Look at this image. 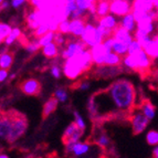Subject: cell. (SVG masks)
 <instances>
[{
    "instance_id": "6da1fadb",
    "label": "cell",
    "mask_w": 158,
    "mask_h": 158,
    "mask_svg": "<svg viewBox=\"0 0 158 158\" xmlns=\"http://www.w3.org/2000/svg\"><path fill=\"white\" fill-rule=\"evenodd\" d=\"M137 92L132 81L117 79L105 90L94 93L87 102V111L92 118L106 115L129 114L136 104Z\"/></svg>"
},
{
    "instance_id": "7a4b0ae2",
    "label": "cell",
    "mask_w": 158,
    "mask_h": 158,
    "mask_svg": "<svg viewBox=\"0 0 158 158\" xmlns=\"http://www.w3.org/2000/svg\"><path fill=\"white\" fill-rule=\"evenodd\" d=\"M93 65L92 56H91L90 49L85 48L77 56H72L64 60V63L62 65V72L63 75L69 80L79 79L84 72L89 71Z\"/></svg>"
},
{
    "instance_id": "3957f363",
    "label": "cell",
    "mask_w": 158,
    "mask_h": 158,
    "mask_svg": "<svg viewBox=\"0 0 158 158\" xmlns=\"http://www.w3.org/2000/svg\"><path fill=\"white\" fill-rule=\"evenodd\" d=\"M80 39L82 40V42L84 43L87 49H91L102 43L103 40L105 39V34L103 32L102 28L98 26V23L95 24L93 22H86L85 29Z\"/></svg>"
},
{
    "instance_id": "277c9868",
    "label": "cell",
    "mask_w": 158,
    "mask_h": 158,
    "mask_svg": "<svg viewBox=\"0 0 158 158\" xmlns=\"http://www.w3.org/2000/svg\"><path fill=\"white\" fill-rule=\"evenodd\" d=\"M28 119L23 115L18 113H15L12 115V124H11L10 134L8 137V142L7 144H15L18 142L23 135L26 134L27 129H28Z\"/></svg>"
},
{
    "instance_id": "5b68a950",
    "label": "cell",
    "mask_w": 158,
    "mask_h": 158,
    "mask_svg": "<svg viewBox=\"0 0 158 158\" xmlns=\"http://www.w3.org/2000/svg\"><path fill=\"white\" fill-rule=\"evenodd\" d=\"M100 152H104L101 147H98L96 144H92L90 142H85V140H79L73 145L72 147L70 156L73 157H95V156H100Z\"/></svg>"
},
{
    "instance_id": "8992f818",
    "label": "cell",
    "mask_w": 158,
    "mask_h": 158,
    "mask_svg": "<svg viewBox=\"0 0 158 158\" xmlns=\"http://www.w3.org/2000/svg\"><path fill=\"white\" fill-rule=\"evenodd\" d=\"M129 121L132 125V131L134 135H139L144 133L147 129L149 125V119L146 117L143 112L139 110V107H134L133 111L129 113Z\"/></svg>"
},
{
    "instance_id": "52a82bcc",
    "label": "cell",
    "mask_w": 158,
    "mask_h": 158,
    "mask_svg": "<svg viewBox=\"0 0 158 158\" xmlns=\"http://www.w3.org/2000/svg\"><path fill=\"white\" fill-rule=\"evenodd\" d=\"M135 63V71L139 73H147L154 64V60L148 56L144 49L132 54Z\"/></svg>"
},
{
    "instance_id": "ba28073f",
    "label": "cell",
    "mask_w": 158,
    "mask_h": 158,
    "mask_svg": "<svg viewBox=\"0 0 158 158\" xmlns=\"http://www.w3.org/2000/svg\"><path fill=\"white\" fill-rule=\"evenodd\" d=\"M133 0H111L110 12L117 16L118 18L132 12Z\"/></svg>"
},
{
    "instance_id": "9c48e42d",
    "label": "cell",
    "mask_w": 158,
    "mask_h": 158,
    "mask_svg": "<svg viewBox=\"0 0 158 158\" xmlns=\"http://www.w3.org/2000/svg\"><path fill=\"white\" fill-rule=\"evenodd\" d=\"M154 9L153 0H133L132 12L134 15L136 21L140 20L146 13Z\"/></svg>"
},
{
    "instance_id": "30bf717a",
    "label": "cell",
    "mask_w": 158,
    "mask_h": 158,
    "mask_svg": "<svg viewBox=\"0 0 158 158\" xmlns=\"http://www.w3.org/2000/svg\"><path fill=\"white\" fill-rule=\"evenodd\" d=\"M98 26H100L110 35H112L114 30L119 26V18L110 12L105 16L101 17V18H98Z\"/></svg>"
},
{
    "instance_id": "8fae6325",
    "label": "cell",
    "mask_w": 158,
    "mask_h": 158,
    "mask_svg": "<svg viewBox=\"0 0 158 158\" xmlns=\"http://www.w3.org/2000/svg\"><path fill=\"white\" fill-rule=\"evenodd\" d=\"M20 90L23 94L29 95V96H37L41 92V84L39 80L34 77H28L23 80L20 84Z\"/></svg>"
},
{
    "instance_id": "7c38bea8",
    "label": "cell",
    "mask_w": 158,
    "mask_h": 158,
    "mask_svg": "<svg viewBox=\"0 0 158 158\" xmlns=\"http://www.w3.org/2000/svg\"><path fill=\"white\" fill-rule=\"evenodd\" d=\"M85 44L82 42V40H71V41H69L66 42L65 48H64L63 50L61 51V56L65 60V59L69 58H72V56H77V53H80L82 50H84L85 49Z\"/></svg>"
},
{
    "instance_id": "4fadbf2b",
    "label": "cell",
    "mask_w": 158,
    "mask_h": 158,
    "mask_svg": "<svg viewBox=\"0 0 158 158\" xmlns=\"http://www.w3.org/2000/svg\"><path fill=\"white\" fill-rule=\"evenodd\" d=\"M83 135H84V131L80 129L79 126L73 122L65 128L62 139H63V143H73V144H75L77 142L82 139Z\"/></svg>"
},
{
    "instance_id": "5bb4252c",
    "label": "cell",
    "mask_w": 158,
    "mask_h": 158,
    "mask_svg": "<svg viewBox=\"0 0 158 158\" xmlns=\"http://www.w3.org/2000/svg\"><path fill=\"white\" fill-rule=\"evenodd\" d=\"M12 115L13 114L10 113L0 115V143L7 144V142H8L11 124H12Z\"/></svg>"
},
{
    "instance_id": "9a60e30c",
    "label": "cell",
    "mask_w": 158,
    "mask_h": 158,
    "mask_svg": "<svg viewBox=\"0 0 158 158\" xmlns=\"http://www.w3.org/2000/svg\"><path fill=\"white\" fill-rule=\"evenodd\" d=\"M91 56H92L93 60V65L95 66H101L105 64V58L107 54V49L104 47L103 43H100L96 47H93L90 49Z\"/></svg>"
},
{
    "instance_id": "2e32d148",
    "label": "cell",
    "mask_w": 158,
    "mask_h": 158,
    "mask_svg": "<svg viewBox=\"0 0 158 158\" xmlns=\"http://www.w3.org/2000/svg\"><path fill=\"white\" fill-rule=\"evenodd\" d=\"M86 21L84 18H74L70 19V34L74 38H81L82 33L85 29Z\"/></svg>"
},
{
    "instance_id": "e0dca14e",
    "label": "cell",
    "mask_w": 158,
    "mask_h": 158,
    "mask_svg": "<svg viewBox=\"0 0 158 158\" xmlns=\"http://www.w3.org/2000/svg\"><path fill=\"white\" fill-rule=\"evenodd\" d=\"M112 35H113V38L115 40L121 41V42H124L126 44H129L134 40V33L129 32L128 30L124 29V28H122L121 26H118L114 30Z\"/></svg>"
},
{
    "instance_id": "ac0fdd59",
    "label": "cell",
    "mask_w": 158,
    "mask_h": 158,
    "mask_svg": "<svg viewBox=\"0 0 158 158\" xmlns=\"http://www.w3.org/2000/svg\"><path fill=\"white\" fill-rule=\"evenodd\" d=\"M98 68V75L102 77H114L116 75H118L122 71L123 68L122 66H108V65H101L96 66Z\"/></svg>"
},
{
    "instance_id": "d6986e66",
    "label": "cell",
    "mask_w": 158,
    "mask_h": 158,
    "mask_svg": "<svg viewBox=\"0 0 158 158\" xmlns=\"http://www.w3.org/2000/svg\"><path fill=\"white\" fill-rule=\"evenodd\" d=\"M119 26L122 28H124V29L128 30L129 32L134 33L137 27V21L136 19H135L134 15H133V12H129L127 15H125V16L121 17L119 18Z\"/></svg>"
},
{
    "instance_id": "ffe728a7",
    "label": "cell",
    "mask_w": 158,
    "mask_h": 158,
    "mask_svg": "<svg viewBox=\"0 0 158 158\" xmlns=\"http://www.w3.org/2000/svg\"><path fill=\"white\" fill-rule=\"evenodd\" d=\"M41 52L43 56L47 59H56L60 54V45L56 44L54 41L41 48Z\"/></svg>"
},
{
    "instance_id": "44dd1931",
    "label": "cell",
    "mask_w": 158,
    "mask_h": 158,
    "mask_svg": "<svg viewBox=\"0 0 158 158\" xmlns=\"http://www.w3.org/2000/svg\"><path fill=\"white\" fill-rule=\"evenodd\" d=\"M138 107H139V110L143 112V114H144L149 121H153V119L155 118L156 107L150 101H148V100L143 101L139 105H138Z\"/></svg>"
},
{
    "instance_id": "7402d4cb",
    "label": "cell",
    "mask_w": 158,
    "mask_h": 158,
    "mask_svg": "<svg viewBox=\"0 0 158 158\" xmlns=\"http://www.w3.org/2000/svg\"><path fill=\"white\" fill-rule=\"evenodd\" d=\"M94 144H96L98 147L105 150L111 146V138L108 137V135L105 132L98 131L96 134L94 135Z\"/></svg>"
},
{
    "instance_id": "603a6c76",
    "label": "cell",
    "mask_w": 158,
    "mask_h": 158,
    "mask_svg": "<svg viewBox=\"0 0 158 158\" xmlns=\"http://www.w3.org/2000/svg\"><path fill=\"white\" fill-rule=\"evenodd\" d=\"M58 105H59V101L56 100L54 96L49 98V100L44 103V105H43V108H42V116L43 117L47 118V117H49L50 115H52V114L56 111Z\"/></svg>"
},
{
    "instance_id": "cb8c5ba5",
    "label": "cell",
    "mask_w": 158,
    "mask_h": 158,
    "mask_svg": "<svg viewBox=\"0 0 158 158\" xmlns=\"http://www.w3.org/2000/svg\"><path fill=\"white\" fill-rule=\"evenodd\" d=\"M22 35V29L20 28V27H12V29H11V31L9 32V34L7 35V37L5 38V44L8 45V47H11L12 44H15V43L18 41L20 38H21Z\"/></svg>"
},
{
    "instance_id": "d4e9b609",
    "label": "cell",
    "mask_w": 158,
    "mask_h": 158,
    "mask_svg": "<svg viewBox=\"0 0 158 158\" xmlns=\"http://www.w3.org/2000/svg\"><path fill=\"white\" fill-rule=\"evenodd\" d=\"M110 5H111V0H96V2H95L96 17L101 18V17L110 13Z\"/></svg>"
},
{
    "instance_id": "484cf974",
    "label": "cell",
    "mask_w": 158,
    "mask_h": 158,
    "mask_svg": "<svg viewBox=\"0 0 158 158\" xmlns=\"http://www.w3.org/2000/svg\"><path fill=\"white\" fill-rule=\"evenodd\" d=\"M13 61H15V56L12 53L9 52V50L0 53V68L1 69L10 70L13 64Z\"/></svg>"
},
{
    "instance_id": "4316f807",
    "label": "cell",
    "mask_w": 158,
    "mask_h": 158,
    "mask_svg": "<svg viewBox=\"0 0 158 158\" xmlns=\"http://www.w3.org/2000/svg\"><path fill=\"white\" fill-rule=\"evenodd\" d=\"M122 63V56L114 51H108L105 58V64L104 65L108 66H121Z\"/></svg>"
},
{
    "instance_id": "83f0119b",
    "label": "cell",
    "mask_w": 158,
    "mask_h": 158,
    "mask_svg": "<svg viewBox=\"0 0 158 158\" xmlns=\"http://www.w3.org/2000/svg\"><path fill=\"white\" fill-rule=\"evenodd\" d=\"M143 49L146 51V53H147L153 60H158V44L155 41V39H154V37Z\"/></svg>"
},
{
    "instance_id": "f1b7e54d",
    "label": "cell",
    "mask_w": 158,
    "mask_h": 158,
    "mask_svg": "<svg viewBox=\"0 0 158 158\" xmlns=\"http://www.w3.org/2000/svg\"><path fill=\"white\" fill-rule=\"evenodd\" d=\"M112 51H114V52L119 54V56L123 58V56H126L127 52H128V44L115 40V41H114L113 48H112Z\"/></svg>"
},
{
    "instance_id": "f546056e",
    "label": "cell",
    "mask_w": 158,
    "mask_h": 158,
    "mask_svg": "<svg viewBox=\"0 0 158 158\" xmlns=\"http://www.w3.org/2000/svg\"><path fill=\"white\" fill-rule=\"evenodd\" d=\"M54 37H56V32L48 31L47 33H44L43 35L38 38V41H39L40 45H41V48H42V47H44V45L49 44V43L53 42V41H54Z\"/></svg>"
},
{
    "instance_id": "4dcf8cb0",
    "label": "cell",
    "mask_w": 158,
    "mask_h": 158,
    "mask_svg": "<svg viewBox=\"0 0 158 158\" xmlns=\"http://www.w3.org/2000/svg\"><path fill=\"white\" fill-rule=\"evenodd\" d=\"M53 96L59 101V103H66L69 100V93L64 87H58L53 93Z\"/></svg>"
},
{
    "instance_id": "1f68e13d",
    "label": "cell",
    "mask_w": 158,
    "mask_h": 158,
    "mask_svg": "<svg viewBox=\"0 0 158 158\" xmlns=\"http://www.w3.org/2000/svg\"><path fill=\"white\" fill-rule=\"evenodd\" d=\"M146 143L149 146H156L158 144V131L150 129L146 133Z\"/></svg>"
},
{
    "instance_id": "d6a6232c",
    "label": "cell",
    "mask_w": 158,
    "mask_h": 158,
    "mask_svg": "<svg viewBox=\"0 0 158 158\" xmlns=\"http://www.w3.org/2000/svg\"><path fill=\"white\" fill-rule=\"evenodd\" d=\"M40 48H41V45H40L38 39H34V40H32V41H30V42L27 43L24 49H26V51L29 53V54H34V53L40 50Z\"/></svg>"
},
{
    "instance_id": "836d02e7",
    "label": "cell",
    "mask_w": 158,
    "mask_h": 158,
    "mask_svg": "<svg viewBox=\"0 0 158 158\" xmlns=\"http://www.w3.org/2000/svg\"><path fill=\"white\" fill-rule=\"evenodd\" d=\"M73 117H74V123L79 126V128L82 129V131H85L86 129V122H85L84 117L81 115V113H79L77 111H74Z\"/></svg>"
},
{
    "instance_id": "e575fe53",
    "label": "cell",
    "mask_w": 158,
    "mask_h": 158,
    "mask_svg": "<svg viewBox=\"0 0 158 158\" xmlns=\"http://www.w3.org/2000/svg\"><path fill=\"white\" fill-rule=\"evenodd\" d=\"M77 9V3H75V0H65L64 2V10H65L66 15L70 18L74 10Z\"/></svg>"
},
{
    "instance_id": "d590c367",
    "label": "cell",
    "mask_w": 158,
    "mask_h": 158,
    "mask_svg": "<svg viewBox=\"0 0 158 158\" xmlns=\"http://www.w3.org/2000/svg\"><path fill=\"white\" fill-rule=\"evenodd\" d=\"M50 74H51V77H54V79H60V77L63 75L62 66H60L59 64H53L50 68Z\"/></svg>"
},
{
    "instance_id": "8d00e7d4",
    "label": "cell",
    "mask_w": 158,
    "mask_h": 158,
    "mask_svg": "<svg viewBox=\"0 0 158 158\" xmlns=\"http://www.w3.org/2000/svg\"><path fill=\"white\" fill-rule=\"evenodd\" d=\"M58 31L63 34H70V19H65L59 23Z\"/></svg>"
},
{
    "instance_id": "74e56055",
    "label": "cell",
    "mask_w": 158,
    "mask_h": 158,
    "mask_svg": "<svg viewBox=\"0 0 158 158\" xmlns=\"http://www.w3.org/2000/svg\"><path fill=\"white\" fill-rule=\"evenodd\" d=\"M12 29V26L8 22L0 21V35L2 38H6L9 34V32Z\"/></svg>"
},
{
    "instance_id": "f35d334b",
    "label": "cell",
    "mask_w": 158,
    "mask_h": 158,
    "mask_svg": "<svg viewBox=\"0 0 158 158\" xmlns=\"http://www.w3.org/2000/svg\"><path fill=\"white\" fill-rule=\"evenodd\" d=\"M142 49H143V47H142V44L139 43V41H138V40H136V39H134L132 42L128 44V52H127V53H128V54H133V53L142 50Z\"/></svg>"
},
{
    "instance_id": "ab89813d",
    "label": "cell",
    "mask_w": 158,
    "mask_h": 158,
    "mask_svg": "<svg viewBox=\"0 0 158 158\" xmlns=\"http://www.w3.org/2000/svg\"><path fill=\"white\" fill-rule=\"evenodd\" d=\"M48 31H50V30H49V27H48L47 23L40 24V26L38 27L37 29L33 30L34 37H35V38H40L41 35H43L44 33H47Z\"/></svg>"
},
{
    "instance_id": "60d3db41",
    "label": "cell",
    "mask_w": 158,
    "mask_h": 158,
    "mask_svg": "<svg viewBox=\"0 0 158 158\" xmlns=\"http://www.w3.org/2000/svg\"><path fill=\"white\" fill-rule=\"evenodd\" d=\"M54 42L56 43L60 47H63V45L66 44L68 40H66V34L61 33V32L56 31V37H54Z\"/></svg>"
},
{
    "instance_id": "b9f144b4",
    "label": "cell",
    "mask_w": 158,
    "mask_h": 158,
    "mask_svg": "<svg viewBox=\"0 0 158 158\" xmlns=\"http://www.w3.org/2000/svg\"><path fill=\"white\" fill-rule=\"evenodd\" d=\"M75 3H77V8L83 9V10H85V11H89V9L91 8V6L93 5L89 0H75Z\"/></svg>"
},
{
    "instance_id": "7bdbcfd3",
    "label": "cell",
    "mask_w": 158,
    "mask_h": 158,
    "mask_svg": "<svg viewBox=\"0 0 158 158\" xmlns=\"http://www.w3.org/2000/svg\"><path fill=\"white\" fill-rule=\"evenodd\" d=\"M87 15V11L83 10V9H80L77 7V9L72 12L71 17H70V19H74V18H84L85 16Z\"/></svg>"
},
{
    "instance_id": "ee69618b",
    "label": "cell",
    "mask_w": 158,
    "mask_h": 158,
    "mask_svg": "<svg viewBox=\"0 0 158 158\" xmlns=\"http://www.w3.org/2000/svg\"><path fill=\"white\" fill-rule=\"evenodd\" d=\"M9 1H10L11 8H13V9L22 8V7L28 2V0H9Z\"/></svg>"
},
{
    "instance_id": "f6af8a7d",
    "label": "cell",
    "mask_w": 158,
    "mask_h": 158,
    "mask_svg": "<svg viewBox=\"0 0 158 158\" xmlns=\"http://www.w3.org/2000/svg\"><path fill=\"white\" fill-rule=\"evenodd\" d=\"M9 77V70L0 68V83L5 82Z\"/></svg>"
},
{
    "instance_id": "bcb514c9",
    "label": "cell",
    "mask_w": 158,
    "mask_h": 158,
    "mask_svg": "<svg viewBox=\"0 0 158 158\" xmlns=\"http://www.w3.org/2000/svg\"><path fill=\"white\" fill-rule=\"evenodd\" d=\"M77 87L80 89V91H87L91 87V84H90V82L83 81V82H81V83H80Z\"/></svg>"
},
{
    "instance_id": "7dc6e473",
    "label": "cell",
    "mask_w": 158,
    "mask_h": 158,
    "mask_svg": "<svg viewBox=\"0 0 158 158\" xmlns=\"http://www.w3.org/2000/svg\"><path fill=\"white\" fill-rule=\"evenodd\" d=\"M10 1H8V0H5L1 5H0V11H6L8 10L9 8H10Z\"/></svg>"
},
{
    "instance_id": "c3c4849f",
    "label": "cell",
    "mask_w": 158,
    "mask_h": 158,
    "mask_svg": "<svg viewBox=\"0 0 158 158\" xmlns=\"http://www.w3.org/2000/svg\"><path fill=\"white\" fill-rule=\"evenodd\" d=\"M152 156L155 158H158V144L156 146H154L153 152H152Z\"/></svg>"
},
{
    "instance_id": "681fc988",
    "label": "cell",
    "mask_w": 158,
    "mask_h": 158,
    "mask_svg": "<svg viewBox=\"0 0 158 158\" xmlns=\"http://www.w3.org/2000/svg\"><path fill=\"white\" fill-rule=\"evenodd\" d=\"M153 2H154V8L158 9V0H153Z\"/></svg>"
},
{
    "instance_id": "f907efd6",
    "label": "cell",
    "mask_w": 158,
    "mask_h": 158,
    "mask_svg": "<svg viewBox=\"0 0 158 158\" xmlns=\"http://www.w3.org/2000/svg\"><path fill=\"white\" fill-rule=\"evenodd\" d=\"M0 158H9L8 154H0Z\"/></svg>"
},
{
    "instance_id": "816d5d0a",
    "label": "cell",
    "mask_w": 158,
    "mask_h": 158,
    "mask_svg": "<svg viewBox=\"0 0 158 158\" xmlns=\"http://www.w3.org/2000/svg\"><path fill=\"white\" fill-rule=\"evenodd\" d=\"M5 42V38H2L1 35H0V47H1V44Z\"/></svg>"
},
{
    "instance_id": "f5cc1de1",
    "label": "cell",
    "mask_w": 158,
    "mask_h": 158,
    "mask_svg": "<svg viewBox=\"0 0 158 158\" xmlns=\"http://www.w3.org/2000/svg\"><path fill=\"white\" fill-rule=\"evenodd\" d=\"M9 77H10V79H15L16 75H15V74H11V75H9Z\"/></svg>"
},
{
    "instance_id": "db71d44e",
    "label": "cell",
    "mask_w": 158,
    "mask_h": 158,
    "mask_svg": "<svg viewBox=\"0 0 158 158\" xmlns=\"http://www.w3.org/2000/svg\"><path fill=\"white\" fill-rule=\"evenodd\" d=\"M89 1H90L91 3H95V2H96V0H89Z\"/></svg>"
},
{
    "instance_id": "11a10c76",
    "label": "cell",
    "mask_w": 158,
    "mask_h": 158,
    "mask_svg": "<svg viewBox=\"0 0 158 158\" xmlns=\"http://www.w3.org/2000/svg\"><path fill=\"white\" fill-rule=\"evenodd\" d=\"M156 80H157V82H158V71H156Z\"/></svg>"
},
{
    "instance_id": "9f6ffc18",
    "label": "cell",
    "mask_w": 158,
    "mask_h": 158,
    "mask_svg": "<svg viewBox=\"0 0 158 158\" xmlns=\"http://www.w3.org/2000/svg\"><path fill=\"white\" fill-rule=\"evenodd\" d=\"M3 1H5V0H0V5H1V3H2Z\"/></svg>"
},
{
    "instance_id": "6f0895ef",
    "label": "cell",
    "mask_w": 158,
    "mask_h": 158,
    "mask_svg": "<svg viewBox=\"0 0 158 158\" xmlns=\"http://www.w3.org/2000/svg\"><path fill=\"white\" fill-rule=\"evenodd\" d=\"M0 115H1V110H0Z\"/></svg>"
},
{
    "instance_id": "680465c9",
    "label": "cell",
    "mask_w": 158,
    "mask_h": 158,
    "mask_svg": "<svg viewBox=\"0 0 158 158\" xmlns=\"http://www.w3.org/2000/svg\"><path fill=\"white\" fill-rule=\"evenodd\" d=\"M28 1H30V0H28Z\"/></svg>"
}]
</instances>
